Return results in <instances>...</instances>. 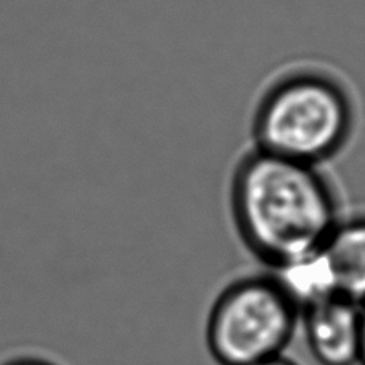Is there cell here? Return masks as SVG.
<instances>
[{"mask_svg":"<svg viewBox=\"0 0 365 365\" xmlns=\"http://www.w3.org/2000/svg\"><path fill=\"white\" fill-rule=\"evenodd\" d=\"M230 197L240 239L269 268L322 247L341 221L319 167L257 148L236 165Z\"/></svg>","mask_w":365,"mask_h":365,"instance_id":"1","label":"cell"},{"mask_svg":"<svg viewBox=\"0 0 365 365\" xmlns=\"http://www.w3.org/2000/svg\"><path fill=\"white\" fill-rule=\"evenodd\" d=\"M356 120L354 98L338 77L297 68L276 77L259 96L253 148L319 167L346 148Z\"/></svg>","mask_w":365,"mask_h":365,"instance_id":"2","label":"cell"},{"mask_svg":"<svg viewBox=\"0 0 365 365\" xmlns=\"http://www.w3.org/2000/svg\"><path fill=\"white\" fill-rule=\"evenodd\" d=\"M299 319L302 312L272 274L240 277L212 304L207 348L220 365H253L285 354Z\"/></svg>","mask_w":365,"mask_h":365,"instance_id":"3","label":"cell"},{"mask_svg":"<svg viewBox=\"0 0 365 365\" xmlns=\"http://www.w3.org/2000/svg\"><path fill=\"white\" fill-rule=\"evenodd\" d=\"M308 348L321 365H361L362 306L343 297L330 298L302 312Z\"/></svg>","mask_w":365,"mask_h":365,"instance_id":"4","label":"cell"},{"mask_svg":"<svg viewBox=\"0 0 365 365\" xmlns=\"http://www.w3.org/2000/svg\"><path fill=\"white\" fill-rule=\"evenodd\" d=\"M324 245L271 268L272 277L295 303L299 312L330 298L340 297L334 266Z\"/></svg>","mask_w":365,"mask_h":365,"instance_id":"5","label":"cell"},{"mask_svg":"<svg viewBox=\"0 0 365 365\" xmlns=\"http://www.w3.org/2000/svg\"><path fill=\"white\" fill-rule=\"evenodd\" d=\"M334 266L338 293L365 306V217L341 220L324 245Z\"/></svg>","mask_w":365,"mask_h":365,"instance_id":"6","label":"cell"},{"mask_svg":"<svg viewBox=\"0 0 365 365\" xmlns=\"http://www.w3.org/2000/svg\"><path fill=\"white\" fill-rule=\"evenodd\" d=\"M0 365H60L55 361L47 359V357H41V356H32V354H21V356H15L10 357V359L4 361Z\"/></svg>","mask_w":365,"mask_h":365,"instance_id":"7","label":"cell"},{"mask_svg":"<svg viewBox=\"0 0 365 365\" xmlns=\"http://www.w3.org/2000/svg\"><path fill=\"white\" fill-rule=\"evenodd\" d=\"M253 365H298V364L295 361L289 359V357H285V354H280V356H276V357H271V359L257 362Z\"/></svg>","mask_w":365,"mask_h":365,"instance_id":"8","label":"cell"},{"mask_svg":"<svg viewBox=\"0 0 365 365\" xmlns=\"http://www.w3.org/2000/svg\"><path fill=\"white\" fill-rule=\"evenodd\" d=\"M364 314V335H362V356H361V365H365V306L362 308Z\"/></svg>","mask_w":365,"mask_h":365,"instance_id":"9","label":"cell"}]
</instances>
